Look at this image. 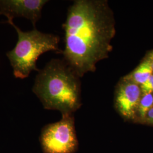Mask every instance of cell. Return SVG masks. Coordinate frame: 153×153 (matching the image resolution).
<instances>
[{
  "instance_id": "9c48e42d",
  "label": "cell",
  "mask_w": 153,
  "mask_h": 153,
  "mask_svg": "<svg viewBox=\"0 0 153 153\" xmlns=\"http://www.w3.org/2000/svg\"><path fill=\"white\" fill-rule=\"evenodd\" d=\"M142 94H153V74L148 80L140 86Z\"/></svg>"
},
{
  "instance_id": "8fae6325",
  "label": "cell",
  "mask_w": 153,
  "mask_h": 153,
  "mask_svg": "<svg viewBox=\"0 0 153 153\" xmlns=\"http://www.w3.org/2000/svg\"><path fill=\"white\" fill-rule=\"evenodd\" d=\"M145 58L149 62L153 71V51L149 52Z\"/></svg>"
},
{
  "instance_id": "6da1fadb",
  "label": "cell",
  "mask_w": 153,
  "mask_h": 153,
  "mask_svg": "<svg viewBox=\"0 0 153 153\" xmlns=\"http://www.w3.org/2000/svg\"><path fill=\"white\" fill-rule=\"evenodd\" d=\"M64 60L79 77L107 58L116 33L114 13L107 1L76 0L68 11Z\"/></svg>"
},
{
  "instance_id": "52a82bcc",
  "label": "cell",
  "mask_w": 153,
  "mask_h": 153,
  "mask_svg": "<svg viewBox=\"0 0 153 153\" xmlns=\"http://www.w3.org/2000/svg\"><path fill=\"white\" fill-rule=\"evenodd\" d=\"M153 74V70L149 62L145 58L135 69L124 77L138 85L141 86Z\"/></svg>"
},
{
  "instance_id": "5b68a950",
  "label": "cell",
  "mask_w": 153,
  "mask_h": 153,
  "mask_svg": "<svg viewBox=\"0 0 153 153\" xmlns=\"http://www.w3.org/2000/svg\"><path fill=\"white\" fill-rule=\"evenodd\" d=\"M142 95L140 86L124 76L119 82L115 90V108L124 120L135 121Z\"/></svg>"
},
{
  "instance_id": "7a4b0ae2",
  "label": "cell",
  "mask_w": 153,
  "mask_h": 153,
  "mask_svg": "<svg viewBox=\"0 0 153 153\" xmlns=\"http://www.w3.org/2000/svg\"><path fill=\"white\" fill-rule=\"evenodd\" d=\"M79 78L64 60L52 59L38 71L33 91L45 109L73 114L82 105Z\"/></svg>"
},
{
  "instance_id": "30bf717a",
  "label": "cell",
  "mask_w": 153,
  "mask_h": 153,
  "mask_svg": "<svg viewBox=\"0 0 153 153\" xmlns=\"http://www.w3.org/2000/svg\"><path fill=\"white\" fill-rule=\"evenodd\" d=\"M144 124L153 126V107L149 110L146 116Z\"/></svg>"
},
{
  "instance_id": "8992f818",
  "label": "cell",
  "mask_w": 153,
  "mask_h": 153,
  "mask_svg": "<svg viewBox=\"0 0 153 153\" xmlns=\"http://www.w3.org/2000/svg\"><path fill=\"white\" fill-rule=\"evenodd\" d=\"M47 2L46 0H0V16H5L7 23L13 21L16 17L26 18L35 27Z\"/></svg>"
},
{
  "instance_id": "277c9868",
  "label": "cell",
  "mask_w": 153,
  "mask_h": 153,
  "mask_svg": "<svg viewBox=\"0 0 153 153\" xmlns=\"http://www.w3.org/2000/svg\"><path fill=\"white\" fill-rule=\"evenodd\" d=\"M44 153H74L78 147L73 114L45 126L40 137Z\"/></svg>"
},
{
  "instance_id": "ba28073f",
  "label": "cell",
  "mask_w": 153,
  "mask_h": 153,
  "mask_svg": "<svg viewBox=\"0 0 153 153\" xmlns=\"http://www.w3.org/2000/svg\"><path fill=\"white\" fill-rule=\"evenodd\" d=\"M153 107V94H142L137 108L136 123L144 124L149 110Z\"/></svg>"
},
{
  "instance_id": "3957f363",
  "label": "cell",
  "mask_w": 153,
  "mask_h": 153,
  "mask_svg": "<svg viewBox=\"0 0 153 153\" xmlns=\"http://www.w3.org/2000/svg\"><path fill=\"white\" fill-rule=\"evenodd\" d=\"M9 23L16 30L18 41L6 56L9 60L16 78H27L33 71H39L36 62L39 57L48 51H59L60 39L55 34L39 31L36 28L24 32L14 23Z\"/></svg>"
}]
</instances>
